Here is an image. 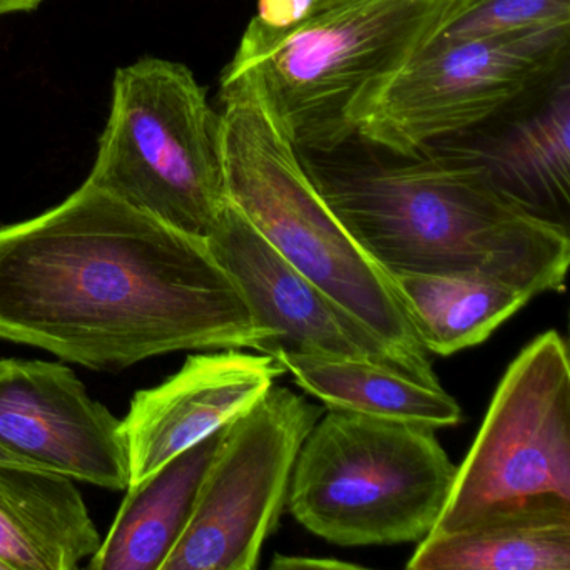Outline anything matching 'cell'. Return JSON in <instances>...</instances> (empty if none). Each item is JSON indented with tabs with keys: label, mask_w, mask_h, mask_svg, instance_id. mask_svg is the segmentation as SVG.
<instances>
[{
	"label": "cell",
	"mask_w": 570,
	"mask_h": 570,
	"mask_svg": "<svg viewBox=\"0 0 570 570\" xmlns=\"http://www.w3.org/2000/svg\"><path fill=\"white\" fill-rule=\"evenodd\" d=\"M0 340L98 372L173 352L275 348L205 238L89 183L0 225Z\"/></svg>",
	"instance_id": "1"
},
{
	"label": "cell",
	"mask_w": 570,
	"mask_h": 570,
	"mask_svg": "<svg viewBox=\"0 0 570 570\" xmlns=\"http://www.w3.org/2000/svg\"><path fill=\"white\" fill-rule=\"evenodd\" d=\"M323 202L390 275H473L562 292L569 228L503 195L480 166L416 156L303 155Z\"/></svg>",
	"instance_id": "2"
},
{
	"label": "cell",
	"mask_w": 570,
	"mask_h": 570,
	"mask_svg": "<svg viewBox=\"0 0 570 570\" xmlns=\"http://www.w3.org/2000/svg\"><path fill=\"white\" fill-rule=\"evenodd\" d=\"M219 99V155L229 202L293 268L405 356L430 385L442 386L392 275L323 202L255 79L225 69Z\"/></svg>",
	"instance_id": "3"
},
{
	"label": "cell",
	"mask_w": 570,
	"mask_h": 570,
	"mask_svg": "<svg viewBox=\"0 0 570 570\" xmlns=\"http://www.w3.org/2000/svg\"><path fill=\"white\" fill-rule=\"evenodd\" d=\"M456 0H316L298 24L249 22L226 71L248 72L303 155L358 139L393 76L435 35Z\"/></svg>",
	"instance_id": "4"
},
{
	"label": "cell",
	"mask_w": 570,
	"mask_h": 570,
	"mask_svg": "<svg viewBox=\"0 0 570 570\" xmlns=\"http://www.w3.org/2000/svg\"><path fill=\"white\" fill-rule=\"evenodd\" d=\"M455 473L435 430L330 409L299 449L286 507L336 546L420 542Z\"/></svg>",
	"instance_id": "5"
},
{
	"label": "cell",
	"mask_w": 570,
	"mask_h": 570,
	"mask_svg": "<svg viewBox=\"0 0 570 570\" xmlns=\"http://www.w3.org/2000/svg\"><path fill=\"white\" fill-rule=\"evenodd\" d=\"M89 185L205 238L225 206L218 112L179 62L139 59L118 69Z\"/></svg>",
	"instance_id": "6"
},
{
	"label": "cell",
	"mask_w": 570,
	"mask_h": 570,
	"mask_svg": "<svg viewBox=\"0 0 570 570\" xmlns=\"http://www.w3.org/2000/svg\"><path fill=\"white\" fill-rule=\"evenodd\" d=\"M569 31L426 42L393 76L358 139L390 155L416 156L485 125L556 75Z\"/></svg>",
	"instance_id": "7"
},
{
	"label": "cell",
	"mask_w": 570,
	"mask_h": 570,
	"mask_svg": "<svg viewBox=\"0 0 570 570\" xmlns=\"http://www.w3.org/2000/svg\"><path fill=\"white\" fill-rule=\"evenodd\" d=\"M323 410L273 385L226 425L195 512L161 570H253L278 529L296 456Z\"/></svg>",
	"instance_id": "8"
},
{
	"label": "cell",
	"mask_w": 570,
	"mask_h": 570,
	"mask_svg": "<svg viewBox=\"0 0 570 570\" xmlns=\"http://www.w3.org/2000/svg\"><path fill=\"white\" fill-rule=\"evenodd\" d=\"M533 495L570 500V360L566 340L553 330L510 363L430 533L450 532L497 503Z\"/></svg>",
	"instance_id": "9"
},
{
	"label": "cell",
	"mask_w": 570,
	"mask_h": 570,
	"mask_svg": "<svg viewBox=\"0 0 570 570\" xmlns=\"http://www.w3.org/2000/svg\"><path fill=\"white\" fill-rule=\"evenodd\" d=\"M205 239L238 286L253 318L273 336L275 358L288 353L358 360L432 386L405 356L293 268L229 199Z\"/></svg>",
	"instance_id": "10"
},
{
	"label": "cell",
	"mask_w": 570,
	"mask_h": 570,
	"mask_svg": "<svg viewBox=\"0 0 570 570\" xmlns=\"http://www.w3.org/2000/svg\"><path fill=\"white\" fill-rule=\"evenodd\" d=\"M0 449L102 489L131 483L122 420L62 363L9 360L0 372Z\"/></svg>",
	"instance_id": "11"
},
{
	"label": "cell",
	"mask_w": 570,
	"mask_h": 570,
	"mask_svg": "<svg viewBox=\"0 0 570 570\" xmlns=\"http://www.w3.org/2000/svg\"><path fill=\"white\" fill-rule=\"evenodd\" d=\"M285 372L266 353L212 350L188 356L161 385L139 390L122 420L131 483L252 409Z\"/></svg>",
	"instance_id": "12"
},
{
	"label": "cell",
	"mask_w": 570,
	"mask_h": 570,
	"mask_svg": "<svg viewBox=\"0 0 570 570\" xmlns=\"http://www.w3.org/2000/svg\"><path fill=\"white\" fill-rule=\"evenodd\" d=\"M412 570H570V500L497 503L466 525L420 540Z\"/></svg>",
	"instance_id": "13"
},
{
	"label": "cell",
	"mask_w": 570,
	"mask_h": 570,
	"mask_svg": "<svg viewBox=\"0 0 570 570\" xmlns=\"http://www.w3.org/2000/svg\"><path fill=\"white\" fill-rule=\"evenodd\" d=\"M570 91L567 72L537 111L502 135L472 145L442 146L439 155L480 166L490 181L533 215L569 228Z\"/></svg>",
	"instance_id": "14"
},
{
	"label": "cell",
	"mask_w": 570,
	"mask_h": 570,
	"mask_svg": "<svg viewBox=\"0 0 570 570\" xmlns=\"http://www.w3.org/2000/svg\"><path fill=\"white\" fill-rule=\"evenodd\" d=\"M101 540L75 480L0 462V562L8 570H75Z\"/></svg>",
	"instance_id": "15"
},
{
	"label": "cell",
	"mask_w": 570,
	"mask_h": 570,
	"mask_svg": "<svg viewBox=\"0 0 570 570\" xmlns=\"http://www.w3.org/2000/svg\"><path fill=\"white\" fill-rule=\"evenodd\" d=\"M225 430L226 425L126 489L115 522L89 560V569L161 570L191 520Z\"/></svg>",
	"instance_id": "16"
},
{
	"label": "cell",
	"mask_w": 570,
	"mask_h": 570,
	"mask_svg": "<svg viewBox=\"0 0 570 570\" xmlns=\"http://www.w3.org/2000/svg\"><path fill=\"white\" fill-rule=\"evenodd\" d=\"M295 382L330 409L440 430L459 425L462 406L442 386L358 360L276 356Z\"/></svg>",
	"instance_id": "17"
},
{
	"label": "cell",
	"mask_w": 570,
	"mask_h": 570,
	"mask_svg": "<svg viewBox=\"0 0 570 570\" xmlns=\"http://www.w3.org/2000/svg\"><path fill=\"white\" fill-rule=\"evenodd\" d=\"M426 353L450 356L485 342L535 296L500 279L473 275H392Z\"/></svg>",
	"instance_id": "18"
},
{
	"label": "cell",
	"mask_w": 570,
	"mask_h": 570,
	"mask_svg": "<svg viewBox=\"0 0 570 570\" xmlns=\"http://www.w3.org/2000/svg\"><path fill=\"white\" fill-rule=\"evenodd\" d=\"M570 29V0H456L430 41H475Z\"/></svg>",
	"instance_id": "19"
},
{
	"label": "cell",
	"mask_w": 570,
	"mask_h": 570,
	"mask_svg": "<svg viewBox=\"0 0 570 570\" xmlns=\"http://www.w3.org/2000/svg\"><path fill=\"white\" fill-rule=\"evenodd\" d=\"M315 2L316 0H258V12L253 21L265 28H292L312 12Z\"/></svg>",
	"instance_id": "20"
},
{
	"label": "cell",
	"mask_w": 570,
	"mask_h": 570,
	"mask_svg": "<svg viewBox=\"0 0 570 570\" xmlns=\"http://www.w3.org/2000/svg\"><path fill=\"white\" fill-rule=\"evenodd\" d=\"M355 563L342 562L338 559L326 557H286L276 556L272 562V569L305 570V569H355Z\"/></svg>",
	"instance_id": "21"
},
{
	"label": "cell",
	"mask_w": 570,
	"mask_h": 570,
	"mask_svg": "<svg viewBox=\"0 0 570 570\" xmlns=\"http://www.w3.org/2000/svg\"><path fill=\"white\" fill-rule=\"evenodd\" d=\"M42 2L45 0H0V18L19 14V12L36 11Z\"/></svg>",
	"instance_id": "22"
},
{
	"label": "cell",
	"mask_w": 570,
	"mask_h": 570,
	"mask_svg": "<svg viewBox=\"0 0 570 570\" xmlns=\"http://www.w3.org/2000/svg\"><path fill=\"white\" fill-rule=\"evenodd\" d=\"M9 360H0V372H4L6 366H8ZM0 462L6 463H19V465H29L32 466L31 463L26 462V460L19 459L14 453L8 452V450L0 449ZM39 469V466H38Z\"/></svg>",
	"instance_id": "23"
},
{
	"label": "cell",
	"mask_w": 570,
	"mask_h": 570,
	"mask_svg": "<svg viewBox=\"0 0 570 570\" xmlns=\"http://www.w3.org/2000/svg\"><path fill=\"white\" fill-rule=\"evenodd\" d=\"M0 570H8V567H6L4 563L0 562Z\"/></svg>",
	"instance_id": "24"
}]
</instances>
